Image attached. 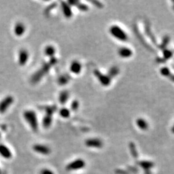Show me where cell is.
I'll return each instance as SVG.
<instances>
[{"mask_svg": "<svg viewBox=\"0 0 174 174\" xmlns=\"http://www.w3.org/2000/svg\"><path fill=\"white\" fill-rule=\"evenodd\" d=\"M23 118L34 132L38 130V120L35 111L32 110H25L23 112Z\"/></svg>", "mask_w": 174, "mask_h": 174, "instance_id": "6da1fadb", "label": "cell"}, {"mask_svg": "<svg viewBox=\"0 0 174 174\" xmlns=\"http://www.w3.org/2000/svg\"><path fill=\"white\" fill-rule=\"evenodd\" d=\"M109 33L113 38L119 41L125 42L128 39V36L126 32L118 25H113L109 28Z\"/></svg>", "mask_w": 174, "mask_h": 174, "instance_id": "7a4b0ae2", "label": "cell"}, {"mask_svg": "<svg viewBox=\"0 0 174 174\" xmlns=\"http://www.w3.org/2000/svg\"><path fill=\"white\" fill-rule=\"evenodd\" d=\"M56 63V59H54V58L51 59L50 62H48V63H45L43 65V67H42L41 69L39 70L38 72H37V73L34 74L33 76V78H32V79H33V81H34L35 82L40 80V79L42 78V77H43L45 74L49 71L50 67H52V65H54V64H55Z\"/></svg>", "mask_w": 174, "mask_h": 174, "instance_id": "3957f363", "label": "cell"}, {"mask_svg": "<svg viewBox=\"0 0 174 174\" xmlns=\"http://www.w3.org/2000/svg\"><path fill=\"white\" fill-rule=\"evenodd\" d=\"M94 74L96 77V78L100 84L104 87L109 86L111 83V78L108 75L102 74L100 71L98 70H95L94 71Z\"/></svg>", "mask_w": 174, "mask_h": 174, "instance_id": "277c9868", "label": "cell"}, {"mask_svg": "<svg viewBox=\"0 0 174 174\" xmlns=\"http://www.w3.org/2000/svg\"><path fill=\"white\" fill-rule=\"evenodd\" d=\"M14 99L12 96H8L0 101V113H4L14 102Z\"/></svg>", "mask_w": 174, "mask_h": 174, "instance_id": "5b68a950", "label": "cell"}, {"mask_svg": "<svg viewBox=\"0 0 174 174\" xmlns=\"http://www.w3.org/2000/svg\"><path fill=\"white\" fill-rule=\"evenodd\" d=\"M85 166V162L81 159H78L68 164L66 167V169L68 171H75L77 170L82 169Z\"/></svg>", "mask_w": 174, "mask_h": 174, "instance_id": "8992f818", "label": "cell"}, {"mask_svg": "<svg viewBox=\"0 0 174 174\" xmlns=\"http://www.w3.org/2000/svg\"><path fill=\"white\" fill-rule=\"evenodd\" d=\"M29 59V53L25 48H21L18 53V64L20 66H25Z\"/></svg>", "mask_w": 174, "mask_h": 174, "instance_id": "52a82bcc", "label": "cell"}, {"mask_svg": "<svg viewBox=\"0 0 174 174\" xmlns=\"http://www.w3.org/2000/svg\"><path fill=\"white\" fill-rule=\"evenodd\" d=\"M85 144L88 147L94 148H101L103 146V142L100 139L98 138L88 139L85 141Z\"/></svg>", "mask_w": 174, "mask_h": 174, "instance_id": "ba28073f", "label": "cell"}, {"mask_svg": "<svg viewBox=\"0 0 174 174\" xmlns=\"http://www.w3.org/2000/svg\"><path fill=\"white\" fill-rule=\"evenodd\" d=\"M26 32V26L22 22L16 23L14 27V33L16 36L21 37Z\"/></svg>", "mask_w": 174, "mask_h": 174, "instance_id": "9c48e42d", "label": "cell"}, {"mask_svg": "<svg viewBox=\"0 0 174 174\" xmlns=\"http://www.w3.org/2000/svg\"><path fill=\"white\" fill-rule=\"evenodd\" d=\"M83 66L80 61L74 60L70 65V71L75 75H78L82 71Z\"/></svg>", "mask_w": 174, "mask_h": 174, "instance_id": "30bf717a", "label": "cell"}, {"mask_svg": "<svg viewBox=\"0 0 174 174\" xmlns=\"http://www.w3.org/2000/svg\"><path fill=\"white\" fill-rule=\"evenodd\" d=\"M33 150L36 152L43 154V155H48L50 152V148L44 144H36L33 146Z\"/></svg>", "mask_w": 174, "mask_h": 174, "instance_id": "8fae6325", "label": "cell"}, {"mask_svg": "<svg viewBox=\"0 0 174 174\" xmlns=\"http://www.w3.org/2000/svg\"><path fill=\"white\" fill-rule=\"evenodd\" d=\"M61 10L63 16L67 19H70L72 17L73 13L72 11V8L69 3L67 2L62 1L61 2Z\"/></svg>", "mask_w": 174, "mask_h": 174, "instance_id": "7c38bea8", "label": "cell"}, {"mask_svg": "<svg viewBox=\"0 0 174 174\" xmlns=\"http://www.w3.org/2000/svg\"><path fill=\"white\" fill-rule=\"evenodd\" d=\"M118 55L122 58H129L132 56L133 52L130 48L125 47H122L119 48L118 50Z\"/></svg>", "mask_w": 174, "mask_h": 174, "instance_id": "4fadbf2b", "label": "cell"}, {"mask_svg": "<svg viewBox=\"0 0 174 174\" xmlns=\"http://www.w3.org/2000/svg\"><path fill=\"white\" fill-rule=\"evenodd\" d=\"M0 155L4 159H10L12 157V153L11 152L9 148L3 144H0Z\"/></svg>", "mask_w": 174, "mask_h": 174, "instance_id": "5bb4252c", "label": "cell"}, {"mask_svg": "<svg viewBox=\"0 0 174 174\" xmlns=\"http://www.w3.org/2000/svg\"><path fill=\"white\" fill-rule=\"evenodd\" d=\"M52 116L53 114L49 113H46L45 116H44L43 119L42 121V124L43 126L45 128H48L52 123Z\"/></svg>", "mask_w": 174, "mask_h": 174, "instance_id": "9a60e30c", "label": "cell"}, {"mask_svg": "<svg viewBox=\"0 0 174 174\" xmlns=\"http://www.w3.org/2000/svg\"><path fill=\"white\" fill-rule=\"evenodd\" d=\"M69 97H70V94L68 91L66 90H63L59 95V98H58L59 102H60L61 105H64L67 103L68 99H69Z\"/></svg>", "mask_w": 174, "mask_h": 174, "instance_id": "2e32d148", "label": "cell"}, {"mask_svg": "<svg viewBox=\"0 0 174 174\" xmlns=\"http://www.w3.org/2000/svg\"><path fill=\"white\" fill-rule=\"evenodd\" d=\"M56 52V48L54 47L52 45H48L44 49V53L45 55L47 57L50 58H53L54 56H55Z\"/></svg>", "mask_w": 174, "mask_h": 174, "instance_id": "e0dca14e", "label": "cell"}, {"mask_svg": "<svg viewBox=\"0 0 174 174\" xmlns=\"http://www.w3.org/2000/svg\"><path fill=\"white\" fill-rule=\"evenodd\" d=\"M144 28H145V32H146L147 36L149 37V38L151 39V41H152L153 43L156 45H157V41H156V39L155 38V37H154L153 34H152V31H151V29H150V25L148 24V23L147 22H145V25H144Z\"/></svg>", "mask_w": 174, "mask_h": 174, "instance_id": "ac0fdd59", "label": "cell"}, {"mask_svg": "<svg viewBox=\"0 0 174 174\" xmlns=\"http://www.w3.org/2000/svg\"><path fill=\"white\" fill-rule=\"evenodd\" d=\"M139 166H140L141 168H143L145 172L150 171V168H152L153 166V163L152 162L147 161H142L138 162Z\"/></svg>", "mask_w": 174, "mask_h": 174, "instance_id": "d6986e66", "label": "cell"}, {"mask_svg": "<svg viewBox=\"0 0 174 174\" xmlns=\"http://www.w3.org/2000/svg\"><path fill=\"white\" fill-rule=\"evenodd\" d=\"M136 124L137 126L142 130H146L148 128V124L147 122L142 118H139L138 120L136 121Z\"/></svg>", "mask_w": 174, "mask_h": 174, "instance_id": "ffe728a7", "label": "cell"}, {"mask_svg": "<svg viewBox=\"0 0 174 174\" xmlns=\"http://www.w3.org/2000/svg\"><path fill=\"white\" fill-rule=\"evenodd\" d=\"M59 113L61 118L67 119L70 116V110L66 107H63L59 110Z\"/></svg>", "mask_w": 174, "mask_h": 174, "instance_id": "44dd1931", "label": "cell"}, {"mask_svg": "<svg viewBox=\"0 0 174 174\" xmlns=\"http://www.w3.org/2000/svg\"><path fill=\"white\" fill-rule=\"evenodd\" d=\"M129 148H130V152L133 157L134 158L138 157V151H137V149H136L135 144H134L133 142H130Z\"/></svg>", "mask_w": 174, "mask_h": 174, "instance_id": "7402d4cb", "label": "cell"}, {"mask_svg": "<svg viewBox=\"0 0 174 174\" xmlns=\"http://www.w3.org/2000/svg\"><path fill=\"white\" fill-rule=\"evenodd\" d=\"M68 82H69V78L66 75H63L60 76L58 78V83H59V85H61V86L67 85Z\"/></svg>", "mask_w": 174, "mask_h": 174, "instance_id": "603a6c76", "label": "cell"}, {"mask_svg": "<svg viewBox=\"0 0 174 174\" xmlns=\"http://www.w3.org/2000/svg\"><path fill=\"white\" fill-rule=\"evenodd\" d=\"M109 74H108V76L112 79L113 77L116 76L119 72V69L118 67H112V68H110V69L109 70Z\"/></svg>", "mask_w": 174, "mask_h": 174, "instance_id": "cb8c5ba5", "label": "cell"}, {"mask_svg": "<svg viewBox=\"0 0 174 174\" xmlns=\"http://www.w3.org/2000/svg\"><path fill=\"white\" fill-rule=\"evenodd\" d=\"M170 41V37L168 36H165L164 38L162 39V41L161 43V45H159V48L161 50H165V48H166L167 45L169 43Z\"/></svg>", "mask_w": 174, "mask_h": 174, "instance_id": "d4e9b609", "label": "cell"}, {"mask_svg": "<svg viewBox=\"0 0 174 174\" xmlns=\"http://www.w3.org/2000/svg\"><path fill=\"white\" fill-rule=\"evenodd\" d=\"M173 55L172 52H171L170 50L165 49L163 51V58L165 61H167L168 59H170V58H172V56Z\"/></svg>", "mask_w": 174, "mask_h": 174, "instance_id": "484cf974", "label": "cell"}, {"mask_svg": "<svg viewBox=\"0 0 174 174\" xmlns=\"http://www.w3.org/2000/svg\"><path fill=\"white\" fill-rule=\"evenodd\" d=\"M79 107V102L78 101L75 100L72 102V103H71L70 105V108H71V110L72 111L78 110Z\"/></svg>", "mask_w": 174, "mask_h": 174, "instance_id": "4316f807", "label": "cell"}, {"mask_svg": "<svg viewBox=\"0 0 174 174\" xmlns=\"http://www.w3.org/2000/svg\"><path fill=\"white\" fill-rule=\"evenodd\" d=\"M160 72H161V74H162V76H165V77H167V78L170 74V71L169 70V68H167V67L162 68L161 69V70H160Z\"/></svg>", "mask_w": 174, "mask_h": 174, "instance_id": "83f0119b", "label": "cell"}, {"mask_svg": "<svg viewBox=\"0 0 174 174\" xmlns=\"http://www.w3.org/2000/svg\"><path fill=\"white\" fill-rule=\"evenodd\" d=\"M40 174H54V173L52 170L47 169V168H45V169H43L41 170Z\"/></svg>", "mask_w": 174, "mask_h": 174, "instance_id": "f1b7e54d", "label": "cell"}, {"mask_svg": "<svg viewBox=\"0 0 174 174\" xmlns=\"http://www.w3.org/2000/svg\"><path fill=\"white\" fill-rule=\"evenodd\" d=\"M168 78H169L171 81H172L174 83V75L172 74H170V75L168 76Z\"/></svg>", "mask_w": 174, "mask_h": 174, "instance_id": "f546056e", "label": "cell"}, {"mask_svg": "<svg viewBox=\"0 0 174 174\" xmlns=\"http://www.w3.org/2000/svg\"><path fill=\"white\" fill-rule=\"evenodd\" d=\"M172 132L174 133V125H173V127L172 128Z\"/></svg>", "mask_w": 174, "mask_h": 174, "instance_id": "4dcf8cb0", "label": "cell"}, {"mask_svg": "<svg viewBox=\"0 0 174 174\" xmlns=\"http://www.w3.org/2000/svg\"><path fill=\"white\" fill-rule=\"evenodd\" d=\"M0 174H1V170H0Z\"/></svg>", "mask_w": 174, "mask_h": 174, "instance_id": "1f68e13d", "label": "cell"}, {"mask_svg": "<svg viewBox=\"0 0 174 174\" xmlns=\"http://www.w3.org/2000/svg\"><path fill=\"white\" fill-rule=\"evenodd\" d=\"M173 9H174V6H173Z\"/></svg>", "mask_w": 174, "mask_h": 174, "instance_id": "d6a6232c", "label": "cell"}]
</instances>
